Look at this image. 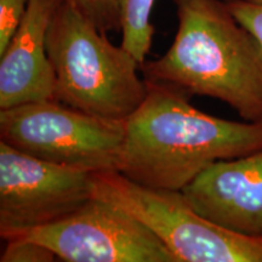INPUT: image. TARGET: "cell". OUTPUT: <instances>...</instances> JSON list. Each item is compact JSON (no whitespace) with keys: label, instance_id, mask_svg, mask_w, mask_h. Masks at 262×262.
Here are the masks:
<instances>
[{"label":"cell","instance_id":"obj_6","mask_svg":"<svg viewBox=\"0 0 262 262\" xmlns=\"http://www.w3.org/2000/svg\"><path fill=\"white\" fill-rule=\"evenodd\" d=\"M47 245L67 262H178L173 254L135 216L94 196L67 217L17 232Z\"/></svg>","mask_w":262,"mask_h":262},{"label":"cell","instance_id":"obj_15","mask_svg":"<svg viewBox=\"0 0 262 262\" xmlns=\"http://www.w3.org/2000/svg\"><path fill=\"white\" fill-rule=\"evenodd\" d=\"M249 3H253V4H256V5H261L262 6V0H247Z\"/></svg>","mask_w":262,"mask_h":262},{"label":"cell","instance_id":"obj_13","mask_svg":"<svg viewBox=\"0 0 262 262\" xmlns=\"http://www.w3.org/2000/svg\"><path fill=\"white\" fill-rule=\"evenodd\" d=\"M31 0H0V55L18 28Z\"/></svg>","mask_w":262,"mask_h":262},{"label":"cell","instance_id":"obj_8","mask_svg":"<svg viewBox=\"0 0 262 262\" xmlns=\"http://www.w3.org/2000/svg\"><path fill=\"white\" fill-rule=\"evenodd\" d=\"M181 192L214 224L262 238V148L212 163Z\"/></svg>","mask_w":262,"mask_h":262},{"label":"cell","instance_id":"obj_3","mask_svg":"<svg viewBox=\"0 0 262 262\" xmlns=\"http://www.w3.org/2000/svg\"><path fill=\"white\" fill-rule=\"evenodd\" d=\"M47 51L57 102L104 119L126 120L145 101L148 84L137 73L136 58L64 0L49 26Z\"/></svg>","mask_w":262,"mask_h":262},{"label":"cell","instance_id":"obj_7","mask_svg":"<svg viewBox=\"0 0 262 262\" xmlns=\"http://www.w3.org/2000/svg\"><path fill=\"white\" fill-rule=\"evenodd\" d=\"M91 171L38 159L0 141V235L73 214L95 196Z\"/></svg>","mask_w":262,"mask_h":262},{"label":"cell","instance_id":"obj_5","mask_svg":"<svg viewBox=\"0 0 262 262\" xmlns=\"http://www.w3.org/2000/svg\"><path fill=\"white\" fill-rule=\"evenodd\" d=\"M125 122L41 101L0 110V139L45 162L91 172L118 171Z\"/></svg>","mask_w":262,"mask_h":262},{"label":"cell","instance_id":"obj_11","mask_svg":"<svg viewBox=\"0 0 262 262\" xmlns=\"http://www.w3.org/2000/svg\"><path fill=\"white\" fill-rule=\"evenodd\" d=\"M102 33L122 32L126 0H64Z\"/></svg>","mask_w":262,"mask_h":262},{"label":"cell","instance_id":"obj_4","mask_svg":"<svg viewBox=\"0 0 262 262\" xmlns=\"http://www.w3.org/2000/svg\"><path fill=\"white\" fill-rule=\"evenodd\" d=\"M95 196L135 216L178 262H262V238L226 229L192 208L181 191L140 185L119 171L95 172Z\"/></svg>","mask_w":262,"mask_h":262},{"label":"cell","instance_id":"obj_12","mask_svg":"<svg viewBox=\"0 0 262 262\" xmlns=\"http://www.w3.org/2000/svg\"><path fill=\"white\" fill-rule=\"evenodd\" d=\"M5 242L6 247L0 257L2 262H52L57 258L47 245L31 239L11 237Z\"/></svg>","mask_w":262,"mask_h":262},{"label":"cell","instance_id":"obj_2","mask_svg":"<svg viewBox=\"0 0 262 262\" xmlns=\"http://www.w3.org/2000/svg\"><path fill=\"white\" fill-rule=\"evenodd\" d=\"M178 32L145 79L217 98L247 122H262V44L220 0H172Z\"/></svg>","mask_w":262,"mask_h":262},{"label":"cell","instance_id":"obj_14","mask_svg":"<svg viewBox=\"0 0 262 262\" xmlns=\"http://www.w3.org/2000/svg\"><path fill=\"white\" fill-rule=\"evenodd\" d=\"M234 17L262 44V6L247 0H225Z\"/></svg>","mask_w":262,"mask_h":262},{"label":"cell","instance_id":"obj_10","mask_svg":"<svg viewBox=\"0 0 262 262\" xmlns=\"http://www.w3.org/2000/svg\"><path fill=\"white\" fill-rule=\"evenodd\" d=\"M155 0H126L122 27V47L140 64L146 61L155 34L150 22Z\"/></svg>","mask_w":262,"mask_h":262},{"label":"cell","instance_id":"obj_1","mask_svg":"<svg viewBox=\"0 0 262 262\" xmlns=\"http://www.w3.org/2000/svg\"><path fill=\"white\" fill-rule=\"evenodd\" d=\"M147 84L145 101L125 122L118 171L127 179L182 191L212 163L262 148V122L210 116L193 107L185 91L158 81Z\"/></svg>","mask_w":262,"mask_h":262},{"label":"cell","instance_id":"obj_9","mask_svg":"<svg viewBox=\"0 0 262 262\" xmlns=\"http://www.w3.org/2000/svg\"><path fill=\"white\" fill-rule=\"evenodd\" d=\"M61 0H31L18 28L0 55V110L55 100V75L47 34Z\"/></svg>","mask_w":262,"mask_h":262}]
</instances>
